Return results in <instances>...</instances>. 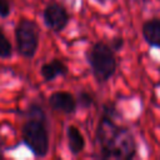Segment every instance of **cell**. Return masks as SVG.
Returning <instances> with one entry per match:
<instances>
[{
	"instance_id": "2",
	"label": "cell",
	"mask_w": 160,
	"mask_h": 160,
	"mask_svg": "<svg viewBox=\"0 0 160 160\" xmlns=\"http://www.w3.org/2000/svg\"><path fill=\"white\" fill-rule=\"evenodd\" d=\"M22 142L36 158H45L50 148L48 120L39 104H30L26 110V121L21 128Z\"/></svg>"
},
{
	"instance_id": "7",
	"label": "cell",
	"mask_w": 160,
	"mask_h": 160,
	"mask_svg": "<svg viewBox=\"0 0 160 160\" xmlns=\"http://www.w3.org/2000/svg\"><path fill=\"white\" fill-rule=\"evenodd\" d=\"M69 72L68 65L58 58H54L51 61L45 62L40 66V75L45 82L54 81L59 76H66Z\"/></svg>"
},
{
	"instance_id": "13",
	"label": "cell",
	"mask_w": 160,
	"mask_h": 160,
	"mask_svg": "<svg viewBox=\"0 0 160 160\" xmlns=\"http://www.w3.org/2000/svg\"><path fill=\"white\" fill-rule=\"evenodd\" d=\"M124 44H125V41H124L122 36H114L110 40V46L112 48L114 51H120L124 48Z\"/></svg>"
},
{
	"instance_id": "14",
	"label": "cell",
	"mask_w": 160,
	"mask_h": 160,
	"mask_svg": "<svg viewBox=\"0 0 160 160\" xmlns=\"http://www.w3.org/2000/svg\"><path fill=\"white\" fill-rule=\"evenodd\" d=\"M2 155V150H1V146H0V156Z\"/></svg>"
},
{
	"instance_id": "12",
	"label": "cell",
	"mask_w": 160,
	"mask_h": 160,
	"mask_svg": "<svg viewBox=\"0 0 160 160\" xmlns=\"http://www.w3.org/2000/svg\"><path fill=\"white\" fill-rule=\"evenodd\" d=\"M11 12V5L9 0H0V18L6 19Z\"/></svg>"
},
{
	"instance_id": "4",
	"label": "cell",
	"mask_w": 160,
	"mask_h": 160,
	"mask_svg": "<svg viewBox=\"0 0 160 160\" xmlns=\"http://www.w3.org/2000/svg\"><path fill=\"white\" fill-rule=\"evenodd\" d=\"M15 40L18 52L26 59H32L40 42L39 25L30 19H20L15 26Z\"/></svg>"
},
{
	"instance_id": "9",
	"label": "cell",
	"mask_w": 160,
	"mask_h": 160,
	"mask_svg": "<svg viewBox=\"0 0 160 160\" xmlns=\"http://www.w3.org/2000/svg\"><path fill=\"white\" fill-rule=\"evenodd\" d=\"M66 140H68V148H69V151L71 155L78 156L85 150L86 141H85V138L78 126H75V125L68 126Z\"/></svg>"
},
{
	"instance_id": "11",
	"label": "cell",
	"mask_w": 160,
	"mask_h": 160,
	"mask_svg": "<svg viewBox=\"0 0 160 160\" xmlns=\"http://www.w3.org/2000/svg\"><path fill=\"white\" fill-rule=\"evenodd\" d=\"M76 102H78V108L82 109V110H86V109H90L92 106L94 98L88 91H80L76 96Z\"/></svg>"
},
{
	"instance_id": "10",
	"label": "cell",
	"mask_w": 160,
	"mask_h": 160,
	"mask_svg": "<svg viewBox=\"0 0 160 160\" xmlns=\"http://www.w3.org/2000/svg\"><path fill=\"white\" fill-rule=\"evenodd\" d=\"M12 56V45L0 29V59H9Z\"/></svg>"
},
{
	"instance_id": "5",
	"label": "cell",
	"mask_w": 160,
	"mask_h": 160,
	"mask_svg": "<svg viewBox=\"0 0 160 160\" xmlns=\"http://www.w3.org/2000/svg\"><path fill=\"white\" fill-rule=\"evenodd\" d=\"M42 20L45 26L52 32H61L70 22L68 10L59 2H49L42 11Z\"/></svg>"
},
{
	"instance_id": "15",
	"label": "cell",
	"mask_w": 160,
	"mask_h": 160,
	"mask_svg": "<svg viewBox=\"0 0 160 160\" xmlns=\"http://www.w3.org/2000/svg\"><path fill=\"white\" fill-rule=\"evenodd\" d=\"M98 1H101V2H104V1H106V0H98Z\"/></svg>"
},
{
	"instance_id": "8",
	"label": "cell",
	"mask_w": 160,
	"mask_h": 160,
	"mask_svg": "<svg viewBox=\"0 0 160 160\" xmlns=\"http://www.w3.org/2000/svg\"><path fill=\"white\" fill-rule=\"evenodd\" d=\"M141 35L149 46L160 49V19L146 20L141 26Z\"/></svg>"
},
{
	"instance_id": "6",
	"label": "cell",
	"mask_w": 160,
	"mask_h": 160,
	"mask_svg": "<svg viewBox=\"0 0 160 160\" xmlns=\"http://www.w3.org/2000/svg\"><path fill=\"white\" fill-rule=\"evenodd\" d=\"M48 102L52 110L66 115L74 114L78 109L76 98L68 91H54L50 94Z\"/></svg>"
},
{
	"instance_id": "3",
	"label": "cell",
	"mask_w": 160,
	"mask_h": 160,
	"mask_svg": "<svg viewBox=\"0 0 160 160\" xmlns=\"http://www.w3.org/2000/svg\"><path fill=\"white\" fill-rule=\"evenodd\" d=\"M86 61L94 78L100 84L109 81L118 68L115 51L110 44L104 41H96L86 51Z\"/></svg>"
},
{
	"instance_id": "1",
	"label": "cell",
	"mask_w": 160,
	"mask_h": 160,
	"mask_svg": "<svg viewBox=\"0 0 160 160\" xmlns=\"http://www.w3.org/2000/svg\"><path fill=\"white\" fill-rule=\"evenodd\" d=\"M115 118L102 115L96 128L100 159L130 160L136 155V144L129 129L115 122Z\"/></svg>"
}]
</instances>
